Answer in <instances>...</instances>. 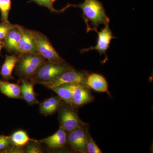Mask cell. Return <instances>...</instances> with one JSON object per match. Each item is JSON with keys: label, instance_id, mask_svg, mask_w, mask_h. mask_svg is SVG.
<instances>
[{"label": "cell", "instance_id": "8992f818", "mask_svg": "<svg viewBox=\"0 0 153 153\" xmlns=\"http://www.w3.org/2000/svg\"><path fill=\"white\" fill-rule=\"evenodd\" d=\"M59 119L60 127L64 129L67 133L79 128L86 126L88 125L82 121L74 110L69 108L61 110Z\"/></svg>", "mask_w": 153, "mask_h": 153}, {"label": "cell", "instance_id": "2e32d148", "mask_svg": "<svg viewBox=\"0 0 153 153\" xmlns=\"http://www.w3.org/2000/svg\"><path fill=\"white\" fill-rule=\"evenodd\" d=\"M0 92L9 98H22L20 85L6 80H0Z\"/></svg>", "mask_w": 153, "mask_h": 153}, {"label": "cell", "instance_id": "ba28073f", "mask_svg": "<svg viewBox=\"0 0 153 153\" xmlns=\"http://www.w3.org/2000/svg\"><path fill=\"white\" fill-rule=\"evenodd\" d=\"M98 35L97 43L94 47H90L81 50L82 53L87 52L90 50H96L100 55H105L109 48L110 44L112 39L115 37L113 36L112 32L109 29L108 25H106L101 31L97 32Z\"/></svg>", "mask_w": 153, "mask_h": 153}, {"label": "cell", "instance_id": "d4e9b609", "mask_svg": "<svg viewBox=\"0 0 153 153\" xmlns=\"http://www.w3.org/2000/svg\"><path fill=\"white\" fill-rule=\"evenodd\" d=\"M10 143V137L0 136V152L5 150L8 149Z\"/></svg>", "mask_w": 153, "mask_h": 153}, {"label": "cell", "instance_id": "484cf974", "mask_svg": "<svg viewBox=\"0 0 153 153\" xmlns=\"http://www.w3.org/2000/svg\"><path fill=\"white\" fill-rule=\"evenodd\" d=\"M4 41H0V55H1L2 49L4 48Z\"/></svg>", "mask_w": 153, "mask_h": 153}, {"label": "cell", "instance_id": "5bb4252c", "mask_svg": "<svg viewBox=\"0 0 153 153\" xmlns=\"http://www.w3.org/2000/svg\"><path fill=\"white\" fill-rule=\"evenodd\" d=\"M19 59V56L16 54L6 55L5 59L2 65L0 71V74L4 80L8 81L10 79H14L12 74Z\"/></svg>", "mask_w": 153, "mask_h": 153}, {"label": "cell", "instance_id": "7402d4cb", "mask_svg": "<svg viewBox=\"0 0 153 153\" xmlns=\"http://www.w3.org/2000/svg\"><path fill=\"white\" fill-rule=\"evenodd\" d=\"M55 1V0H31L29 2L36 3L39 5L46 7L50 10L51 12L55 13L63 12L66 10L65 8L61 10H56L54 8L53 4Z\"/></svg>", "mask_w": 153, "mask_h": 153}, {"label": "cell", "instance_id": "5b68a950", "mask_svg": "<svg viewBox=\"0 0 153 153\" xmlns=\"http://www.w3.org/2000/svg\"><path fill=\"white\" fill-rule=\"evenodd\" d=\"M86 74L71 68L51 82L43 85L49 89L67 84H81L85 85Z\"/></svg>", "mask_w": 153, "mask_h": 153}, {"label": "cell", "instance_id": "7a4b0ae2", "mask_svg": "<svg viewBox=\"0 0 153 153\" xmlns=\"http://www.w3.org/2000/svg\"><path fill=\"white\" fill-rule=\"evenodd\" d=\"M46 59L39 53H23L19 55L16 73L22 79H30Z\"/></svg>", "mask_w": 153, "mask_h": 153}, {"label": "cell", "instance_id": "8fae6325", "mask_svg": "<svg viewBox=\"0 0 153 153\" xmlns=\"http://www.w3.org/2000/svg\"><path fill=\"white\" fill-rule=\"evenodd\" d=\"M39 53L31 30L24 28L18 47V54Z\"/></svg>", "mask_w": 153, "mask_h": 153}, {"label": "cell", "instance_id": "3957f363", "mask_svg": "<svg viewBox=\"0 0 153 153\" xmlns=\"http://www.w3.org/2000/svg\"><path fill=\"white\" fill-rule=\"evenodd\" d=\"M71 68V66L66 63H56L46 60L30 79V82L43 85L56 79Z\"/></svg>", "mask_w": 153, "mask_h": 153}, {"label": "cell", "instance_id": "277c9868", "mask_svg": "<svg viewBox=\"0 0 153 153\" xmlns=\"http://www.w3.org/2000/svg\"><path fill=\"white\" fill-rule=\"evenodd\" d=\"M30 30L40 55L46 60L54 63H66L65 60L57 53L47 36L41 32Z\"/></svg>", "mask_w": 153, "mask_h": 153}, {"label": "cell", "instance_id": "ac0fdd59", "mask_svg": "<svg viewBox=\"0 0 153 153\" xmlns=\"http://www.w3.org/2000/svg\"><path fill=\"white\" fill-rule=\"evenodd\" d=\"M61 105L59 99L51 97L45 100L40 104V112L42 114L50 115L56 112Z\"/></svg>", "mask_w": 153, "mask_h": 153}, {"label": "cell", "instance_id": "30bf717a", "mask_svg": "<svg viewBox=\"0 0 153 153\" xmlns=\"http://www.w3.org/2000/svg\"><path fill=\"white\" fill-rule=\"evenodd\" d=\"M24 27L20 25L16 26L10 31L4 41V48L9 52L18 54V47L22 38Z\"/></svg>", "mask_w": 153, "mask_h": 153}, {"label": "cell", "instance_id": "9c48e42d", "mask_svg": "<svg viewBox=\"0 0 153 153\" xmlns=\"http://www.w3.org/2000/svg\"><path fill=\"white\" fill-rule=\"evenodd\" d=\"M86 85L76 84L73 91L72 106L79 107L94 100V97Z\"/></svg>", "mask_w": 153, "mask_h": 153}, {"label": "cell", "instance_id": "6da1fadb", "mask_svg": "<svg viewBox=\"0 0 153 153\" xmlns=\"http://www.w3.org/2000/svg\"><path fill=\"white\" fill-rule=\"evenodd\" d=\"M68 7H74L82 11V16L86 26L87 32H97L100 25H108L109 18L105 13L103 5L99 0H84L79 4L68 5Z\"/></svg>", "mask_w": 153, "mask_h": 153}, {"label": "cell", "instance_id": "4fadbf2b", "mask_svg": "<svg viewBox=\"0 0 153 153\" xmlns=\"http://www.w3.org/2000/svg\"><path fill=\"white\" fill-rule=\"evenodd\" d=\"M67 132L64 129L60 127L55 134L41 140L40 142L52 149L63 147L67 143Z\"/></svg>", "mask_w": 153, "mask_h": 153}, {"label": "cell", "instance_id": "e0dca14e", "mask_svg": "<svg viewBox=\"0 0 153 153\" xmlns=\"http://www.w3.org/2000/svg\"><path fill=\"white\" fill-rule=\"evenodd\" d=\"M76 84H64L51 88L62 100L72 106L73 91Z\"/></svg>", "mask_w": 153, "mask_h": 153}, {"label": "cell", "instance_id": "7c38bea8", "mask_svg": "<svg viewBox=\"0 0 153 153\" xmlns=\"http://www.w3.org/2000/svg\"><path fill=\"white\" fill-rule=\"evenodd\" d=\"M85 85L97 92H105L111 96L108 88V84L105 78L97 73L86 75Z\"/></svg>", "mask_w": 153, "mask_h": 153}, {"label": "cell", "instance_id": "52a82bcc", "mask_svg": "<svg viewBox=\"0 0 153 153\" xmlns=\"http://www.w3.org/2000/svg\"><path fill=\"white\" fill-rule=\"evenodd\" d=\"M85 127L75 129L68 133L67 143L76 152H86L88 130Z\"/></svg>", "mask_w": 153, "mask_h": 153}, {"label": "cell", "instance_id": "83f0119b", "mask_svg": "<svg viewBox=\"0 0 153 153\" xmlns=\"http://www.w3.org/2000/svg\"><path fill=\"white\" fill-rule=\"evenodd\" d=\"M0 80H1V78H0Z\"/></svg>", "mask_w": 153, "mask_h": 153}, {"label": "cell", "instance_id": "cb8c5ba5", "mask_svg": "<svg viewBox=\"0 0 153 153\" xmlns=\"http://www.w3.org/2000/svg\"><path fill=\"white\" fill-rule=\"evenodd\" d=\"M25 152L27 153H42L41 148L36 143L29 144L25 148Z\"/></svg>", "mask_w": 153, "mask_h": 153}, {"label": "cell", "instance_id": "44dd1931", "mask_svg": "<svg viewBox=\"0 0 153 153\" xmlns=\"http://www.w3.org/2000/svg\"><path fill=\"white\" fill-rule=\"evenodd\" d=\"M86 152L88 153H102L100 149L91 137L88 131L87 133L86 140Z\"/></svg>", "mask_w": 153, "mask_h": 153}, {"label": "cell", "instance_id": "ffe728a7", "mask_svg": "<svg viewBox=\"0 0 153 153\" xmlns=\"http://www.w3.org/2000/svg\"><path fill=\"white\" fill-rule=\"evenodd\" d=\"M11 0H0V12L2 22L9 23V15L11 9Z\"/></svg>", "mask_w": 153, "mask_h": 153}, {"label": "cell", "instance_id": "603a6c76", "mask_svg": "<svg viewBox=\"0 0 153 153\" xmlns=\"http://www.w3.org/2000/svg\"><path fill=\"white\" fill-rule=\"evenodd\" d=\"M16 25L2 22L0 23V41H4L9 31Z\"/></svg>", "mask_w": 153, "mask_h": 153}, {"label": "cell", "instance_id": "d6986e66", "mask_svg": "<svg viewBox=\"0 0 153 153\" xmlns=\"http://www.w3.org/2000/svg\"><path fill=\"white\" fill-rule=\"evenodd\" d=\"M10 139L11 143L19 147L26 146L30 140H33L26 131L22 130L14 132L10 137Z\"/></svg>", "mask_w": 153, "mask_h": 153}, {"label": "cell", "instance_id": "4316f807", "mask_svg": "<svg viewBox=\"0 0 153 153\" xmlns=\"http://www.w3.org/2000/svg\"><path fill=\"white\" fill-rule=\"evenodd\" d=\"M57 1V0H55V1Z\"/></svg>", "mask_w": 153, "mask_h": 153}, {"label": "cell", "instance_id": "9a60e30c", "mask_svg": "<svg viewBox=\"0 0 153 153\" xmlns=\"http://www.w3.org/2000/svg\"><path fill=\"white\" fill-rule=\"evenodd\" d=\"M22 98L30 104H38L37 94L34 91V84L27 79H22L20 85Z\"/></svg>", "mask_w": 153, "mask_h": 153}]
</instances>
